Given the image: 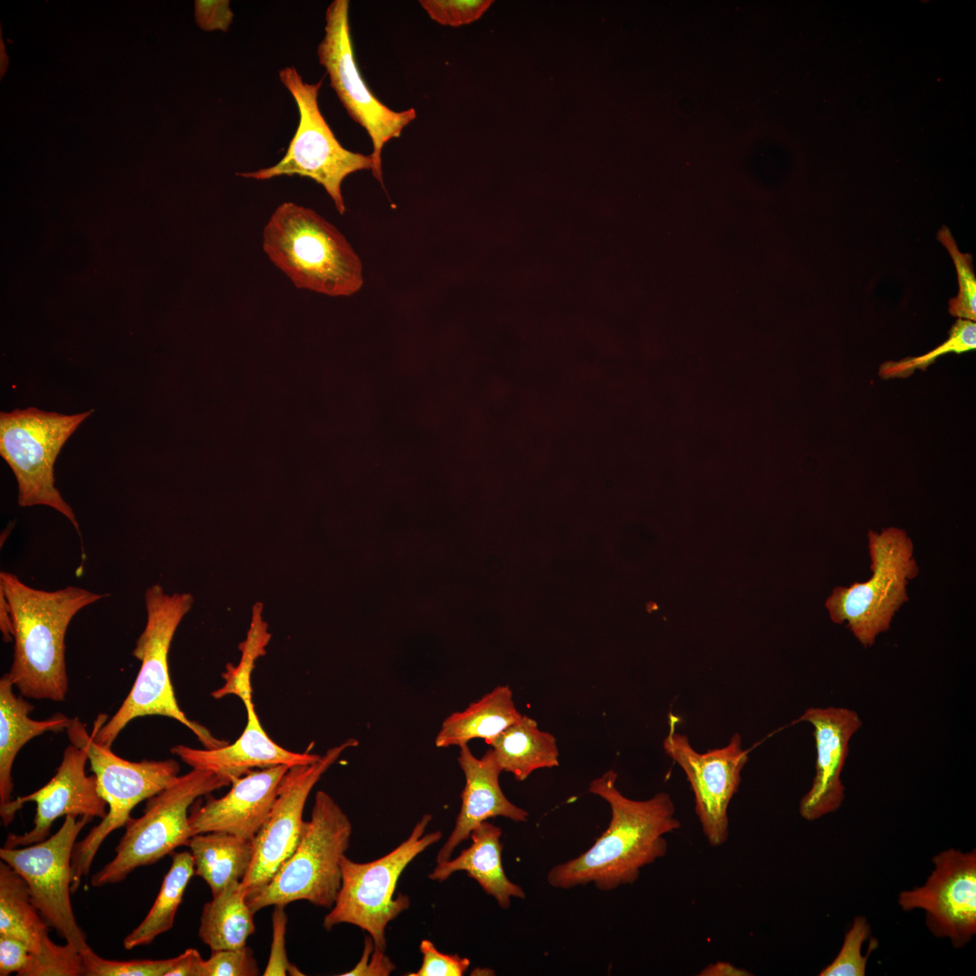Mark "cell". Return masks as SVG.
Returning a JSON list of instances; mask_svg holds the SVG:
<instances>
[{
  "label": "cell",
  "mask_w": 976,
  "mask_h": 976,
  "mask_svg": "<svg viewBox=\"0 0 976 976\" xmlns=\"http://www.w3.org/2000/svg\"><path fill=\"white\" fill-rule=\"evenodd\" d=\"M616 780L617 774L608 770L590 783L588 791L610 805L609 825L587 851L549 871L551 887L568 889L593 883L599 890H614L633 884L643 867L666 854L664 836L680 827L670 794L660 792L647 800H633L617 789Z\"/></svg>",
  "instance_id": "1"
},
{
  "label": "cell",
  "mask_w": 976,
  "mask_h": 976,
  "mask_svg": "<svg viewBox=\"0 0 976 976\" xmlns=\"http://www.w3.org/2000/svg\"><path fill=\"white\" fill-rule=\"evenodd\" d=\"M0 590L13 622L8 678L23 697L63 701L68 690L67 629L79 611L107 595L74 586L55 591L36 589L6 571L0 573Z\"/></svg>",
  "instance_id": "2"
},
{
  "label": "cell",
  "mask_w": 976,
  "mask_h": 976,
  "mask_svg": "<svg viewBox=\"0 0 976 976\" xmlns=\"http://www.w3.org/2000/svg\"><path fill=\"white\" fill-rule=\"evenodd\" d=\"M193 601L190 593L167 594L158 584L146 589V623L132 652L141 662L140 669L131 690L117 712L108 719L105 714L98 716L90 733L96 742L111 747L119 733L133 719L163 716L187 727L206 748L227 745L186 717L178 705L170 678L168 653L171 643Z\"/></svg>",
  "instance_id": "3"
},
{
  "label": "cell",
  "mask_w": 976,
  "mask_h": 976,
  "mask_svg": "<svg viewBox=\"0 0 976 976\" xmlns=\"http://www.w3.org/2000/svg\"><path fill=\"white\" fill-rule=\"evenodd\" d=\"M263 249L300 289L349 296L363 285L362 263L345 237L310 208L277 207L263 230Z\"/></svg>",
  "instance_id": "4"
},
{
  "label": "cell",
  "mask_w": 976,
  "mask_h": 976,
  "mask_svg": "<svg viewBox=\"0 0 976 976\" xmlns=\"http://www.w3.org/2000/svg\"><path fill=\"white\" fill-rule=\"evenodd\" d=\"M352 831L341 807L327 793L318 791L294 851L266 885L247 894L253 913L299 900L332 908L342 886L341 861Z\"/></svg>",
  "instance_id": "5"
},
{
  "label": "cell",
  "mask_w": 976,
  "mask_h": 976,
  "mask_svg": "<svg viewBox=\"0 0 976 976\" xmlns=\"http://www.w3.org/2000/svg\"><path fill=\"white\" fill-rule=\"evenodd\" d=\"M70 744L85 750L98 791L108 805V812L85 838L76 842L71 859V892L90 870L93 859L105 839L125 827L132 810L168 786L180 771L174 759L132 762L117 755L111 747L99 744L88 733L85 724L73 718L66 729Z\"/></svg>",
  "instance_id": "6"
},
{
  "label": "cell",
  "mask_w": 976,
  "mask_h": 976,
  "mask_svg": "<svg viewBox=\"0 0 976 976\" xmlns=\"http://www.w3.org/2000/svg\"><path fill=\"white\" fill-rule=\"evenodd\" d=\"M230 782L217 774L192 768L178 775L168 786L147 799L143 814L130 818L115 848V857L91 877L99 887L123 881L136 868L153 865L187 846L193 836L189 808L202 796L228 786Z\"/></svg>",
  "instance_id": "7"
},
{
  "label": "cell",
  "mask_w": 976,
  "mask_h": 976,
  "mask_svg": "<svg viewBox=\"0 0 976 976\" xmlns=\"http://www.w3.org/2000/svg\"><path fill=\"white\" fill-rule=\"evenodd\" d=\"M431 820L430 814H424L407 840L378 859L358 863L345 855L342 858V886L324 918V929L332 930L340 924L356 925L369 934L375 946L385 951L388 924L410 906L407 895L393 896L400 875L418 854L442 838L440 831L426 833Z\"/></svg>",
  "instance_id": "8"
},
{
  "label": "cell",
  "mask_w": 976,
  "mask_h": 976,
  "mask_svg": "<svg viewBox=\"0 0 976 976\" xmlns=\"http://www.w3.org/2000/svg\"><path fill=\"white\" fill-rule=\"evenodd\" d=\"M92 412L65 415L31 407L0 413V455L15 476L18 505L49 506L78 532L76 515L55 486L54 465L64 444Z\"/></svg>",
  "instance_id": "9"
},
{
  "label": "cell",
  "mask_w": 976,
  "mask_h": 976,
  "mask_svg": "<svg viewBox=\"0 0 976 976\" xmlns=\"http://www.w3.org/2000/svg\"><path fill=\"white\" fill-rule=\"evenodd\" d=\"M279 80L291 93L298 108L296 134L285 155L276 164L237 175L255 180L282 175L310 178L324 188L343 215L346 211L341 189L343 181L358 171L372 170V157L350 151L336 139L318 105L322 80L305 82L295 67L280 70Z\"/></svg>",
  "instance_id": "10"
},
{
  "label": "cell",
  "mask_w": 976,
  "mask_h": 976,
  "mask_svg": "<svg viewBox=\"0 0 976 976\" xmlns=\"http://www.w3.org/2000/svg\"><path fill=\"white\" fill-rule=\"evenodd\" d=\"M871 577L849 587H837L826 607L835 624L847 623L857 640L871 646L886 632L895 613L908 600L906 586L918 574L913 543L905 530L891 527L869 530Z\"/></svg>",
  "instance_id": "11"
},
{
  "label": "cell",
  "mask_w": 976,
  "mask_h": 976,
  "mask_svg": "<svg viewBox=\"0 0 976 976\" xmlns=\"http://www.w3.org/2000/svg\"><path fill=\"white\" fill-rule=\"evenodd\" d=\"M324 36L317 47L319 62L349 116L362 127L372 143V174L383 183L384 145L400 136L417 117L415 108L390 109L368 88L356 63L349 23V1L334 0L325 12Z\"/></svg>",
  "instance_id": "12"
},
{
  "label": "cell",
  "mask_w": 976,
  "mask_h": 976,
  "mask_svg": "<svg viewBox=\"0 0 976 976\" xmlns=\"http://www.w3.org/2000/svg\"><path fill=\"white\" fill-rule=\"evenodd\" d=\"M92 819L65 816L46 840L23 848H1L0 859L26 882L32 901L49 926L80 952L89 945L70 901L71 859L76 839Z\"/></svg>",
  "instance_id": "13"
},
{
  "label": "cell",
  "mask_w": 976,
  "mask_h": 976,
  "mask_svg": "<svg viewBox=\"0 0 976 976\" xmlns=\"http://www.w3.org/2000/svg\"><path fill=\"white\" fill-rule=\"evenodd\" d=\"M258 657L256 650L242 649L239 664H230L223 674L225 685L212 693L214 698L236 694L244 702L247 725L239 737L232 744L215 748L197 749L183 745L171 748L174 755L192 768L213 772L231 783L255 768L309 765L321 758L322 755L316 754L296 753L282 747L262 727L252 701L250 684L251 671Z\"/></svg>",
  "instance_id": "14"
},
{
  "label": "cell",
  "mask_w": 976,
  "mask_h": 976,
  "mask_svg": "<svg viewBox=\"0 0 976 976\" xmlns=\"http://www.w3.org/2000/svg\"><path fill=\"white\" fill-rule=\"evenodd\" d=\"M677 722L678 718L670 713L663 749L686 774L706 839L713 847L721 846L728 839L727 809L740 785L748 750L743 749L741 736L736 733L726 746L699 753L686 735L677 732Z\"/></svg>",
  "instance_id": "15"
},
{
  "label": "cell",
  "mask_w": 976,
  "mask_h": 976,
  "mask_svg": "<svg viewBox=\"0 0 976 976\" xmlns=\"http://www.w3.org/2000/svg\"><path fill=\"white\" fill-rule=\"evenodd\" d=\"M358 744L349 738L313 764L289 767L267 818L252 840V860L241 880L247 894L266 885L294 851L305 822L303 812L309 793L341 755Z\"/></svg>",
  "instance_id": "16"
},
{
  "label": "cell",
  "mask_w": 976,
  "mask_h": 976,
  "mask_svg": "<svg viewBox=\"0 0 976 976\" xmlns=\"http://www.w3.org/2000/svg\"><path fill=\"white\" fill-rule=\"evenodd\" d=\"M934 868L925 884L898 896L905 911H925L926 924L936 936L960 948L976 933V850L949 849L933 858Z\"/></svg>",
  "instance_id": "17"
},
{
  "label": "cell",
  "mask_w": 976,
  "mask_h": 976,
  "mask_svg": "<svg viewBox=\"0 0 976 976\" xmlns=\"http://www.w3.org/2000/svg\"><path fill=\"white\" fill-rule=\"evenodd\" d=\"M89 757L84 749L72 744L62 755L53 777L35 792L14 799L1 814L2 822L8 826L15 813L28 802L36 803L33 828L23 834L10 833L4 847L17 848L41 842L50 836L52 823L61 816L103 819L107 803L98 791L96 776L85 771Z\"/></svg>",
  "instance_id": "18"
},
{
  "label": "cell",
  "mask_w": 976,
  "mask_h": 976,
  "mask_svg": "<svg viewBox=\"0 0 976 976\" xmlns=\"http://www.w3.org/2000/svg\"><path fill=\"white\" fill-rule=\"evenodd\" d=\"M799 720L812 726L815 739V776L799 805L800 815L812 821L842 804L845 790L840 775L850 739L862 721L856 711L839 707L809 708Z\"/></svg>",
  "instance_id": "19"
},
{
  "label": "cell",
  "mask_w": 976,
  "mask_h": 976,
  "mask_svg": "<svg viewBox=\"0 0 976 976\" xmlns=\"http://www.w3.org/2000/svg\"><path fill=\"white\" fill-rule=\"evenodd\" d=\"M289 767L280 765L252 770L233 779L230 790L222 797L207 796L189 815L192 834L226 832L253 840L267 818Z\"/></svg>",
  "instance_id": "20"
},
{
  "label": "cell",
  "mask_w": 976,
  "mask_h": 976,
  "mask_svg": "<svg viewBox=\"0 0 976 976\" xmlns=\"http://www.w3.org/2000/svg\"><path fill=\"white\" fill-rule=\"evenodd\" d=\"M457 760L465 779L461 807L450 836L436 855V863L451 859L454 849L488 819L502 816L521 822L529 817L527 811L503 793L499 781L502 770L492 748L477 758L467 745L461 746Z\"/></svg>",
  "instance_id": "21"
},
{
  "label": "cell",
  "mask_w": 976,
  "mask_h": 976,
  "mask_svg": "<svg viewBox=\"0 0 976 976\" xmlns=\"http://www.w3.org/2000/svg\"><path fill=\"white\" fill-rule=\"evenodd\" d=\"M502 833L500 827L487 821L482 822L471 833V845L456 858L437 863L428 877L442 882L455 872L465 871L503 909L510 907L511 897L524 899L522 887L511 882L504 872Z\"/></svg>",
  "instance_id": "22"
},
{
  "label": "cell",
  "mask_w": 976,
  "mask_h": 976,
  "mask_svg": "<svg viewBox=\"0 0 976 976\" xmlns=\"http://www.w3.org/2000/svg\"><path fill=\"white\" fill-rule=\"evenodd\" d=\"M14 687L4 674L0 679V815L14 800L12 768L21 748L43 733L66 731L72 719L61 713L43 720L31 718L33 706L17 696Z\"/></svg>",
  "instance_id": "23"
},
{
  "label": "cell",
  "mask_w": 976,
  "mask_h": 976,
  "mask_svg": "<svg viewBox=\"0 0 976 976\" xmlns=\"http://www.w3.org/2000/svg\"><path fill=\"white\" fill-rule=\"evenodd\" d=\"M522 715L508 685L498 686L462 711L446 717L436 737V747L461 746L473 739L488 745Z\"/></svg>",
  "instance_id": "24"
},
{
  "label": "cell",
  "mask_w": 976,
  "mask_h": 976,
  "mask_svg": "<svg viewBox=\"0 0 976 976\" xmlns=\"http://www.w3.org/2000/svg\"><path fill=\"white\" fill-rule=\"evenodd\" d=\"M187 846L191 849L194 875L206 882L212 896L241 881L253 857L252 840L226 832L193 835Z\"/></svg>",
  "instance_id": "25"
},
{
  "label": "cell",
  "mask_w": 976,
  "mask_h": 976,
  "mask_svg": "<svg viewBox=\"0 0 976 976\" xmlns=\"http://www.w3.org/2000/svg\"><path fill=\"white\" fill-rule=\"evenodd\" d=\"M502 771L522 782L541 768L558 765L555 737L539 728L537 722L521 716L503 730L490 745Z\"/></svg>",
  "instance_id": "26"
},
{
  "label": "cell",
  "mask_w": 976,
  "mask_h": 976,
  "mask_svg": "<svg viewBox=\"0 0 976 976\" xmlns=\"http://www.w3.org/2000/svg\"><path fill=\"white\" fill-rule=\"evenodd\" d=\"M253 915L241 881L232 883L203 906L198 935L211 951L244 947L255 933Z\"/></svg>",
  "instance_id": "27"
},
{
  "label": "cell",
  "mask_w": 976,
  "mask_h": 976,
  "mask_svg": "<svg viewBox=\"0 0 976 976\" xmlns=\"http://www.w3.org/2000/svg\"><path fill=\"white\" fill-rule=\"evenodd\" d=\"M49 924L32 901L23 878L7 863H0V934L15 937L36 953L49 937Z\"/></svg>",
  "instance_id": "28"
},
{
  "label": "cell",
  "mask_w": 976,
  "mask_h": 976,
  "mask_svg": "<svg viewBox=\"0 0 976 976\" xmlns=\"http://www.w3.org/2000/svg\"><path fill=\"white\" fill-rule=\"evenodd\" d=\"M193 875L194 864L191 852H173L171 867L163 879L158 895L144 920L124 938L125 949L150 944L173 927L187 885Z\"/></svg>",
  "instance_id": "29"
},
{
  "label": "cell",
  "mask_w": 976,
  "mask_h": 976,
  "mask_svg": "<svg viewBox=\"0 0 976 976\" xmlns=\"http://www.w3.org/2000/svg\"><path fill=\"white\" fill-rule=\"evenodd\" d=\"M976 348V324L975 322L957 319L949 332L947 339L932 351L916 357H908L900 361H887L883 362L878 370V374L884 379L906 378L916 370H925L938 357L954 352L957 354L975 350Z\"/></svg>",
  "instance_id": "30"
},
{
  "label": "cell",
  "mask_w": 976,
  "mask_h": 976,
  "mask_svg": "<svg viewBox=\"0 0 976 976\" xmlns=\"http://www.w3.org/2000/svg\"><path fill=\"white\" fill-rule=\"evenodd\" d=\"M938 240L950 254L957 274L958 294L949 301V313L958 319L975 322L976 319V277L972 257L958 249L950 230L943 226L937 233Z\"/></svg>",
  "instance_id": "31"
},
{
  "label": "cell",
  "mask_w": 976,
  "mask_h": 976,
  "mask_svg": "<svg viewBox=\"0 0 976 976\" xmlns=\"http://www.w3.org/2000/svg\"><path fill=\"white\" fill-rule=\"evenodd\" d=\"M81 952L73 944H57L47 937L36 953H31L19 976H82Z\"/></svg>",
  "instance_id": "32"
},
{
  "label": "cell",
  "mask_w": 976,
  "mask_h": 976,
  "mask_svg": "<svg viewBox=\"0 0 976 976\" xmlns=\"http://www.w3.org/2000/svg\"><path fill=\"white\" fill-rule=\"evenodd\" d=\"M83 976H166L175 957L164 960H108L90 946L81 951Z\"/></svg>",
  "instance_id": "33"
},
{
  "label": "cell",
  "mask_w": 976,
  "mask_h": 976,
  "mask_svg": "<svg viewBox=\"0 0 976 976\" xmlns=\"http://www.w3.org/2000/svg\"><path fill=\"white\" fill-rule=\"evenodd\" d=\"M870 935V926L864 916L855 917L851 928L844 937L843 944L836 958L822 969L821 976H865L867 960L870 953H861L864 941Z\"/></svg>",
  "instance_id": "34"
},
{
  "label": "cell",
  "mask_w": 976,
  "mask_h": 976,
  "mask_svg": "<svg viewBox=\"0 0 976 976\" xmlns=\"http://www.w3.org/2000/svg\"><path fill=\"white\" fill-rule=\"evenodd\" d=\"M491 0H420L428 16L442 25L457 27L478 20L491 6Z\"/></svg>",
  "instance_id": "35"
},
{
  "label": "cell",
  "mask_w": 976,
  "mask_h": 976,
  "mask_svg": "<svg viewBox=\"0 0 976 976\" xmlns=\"http://www.w3.org/2000/svg\"><path fill=\"white\" fill-rule=\"evenodd\" d=\"M258 974L259 970L253 952L247 946L211 951L209 959H202L199 971V976H256Z\"/></svg>",
  "instance_id": "36"
},
{
  "label": "cell",
  "mask_w": 976,
  "mask_h": 976,
  "mask_svg": "<svg viewBox=\"0 0 976 976\" xmlns=\"http://www.w3.org/2000/svg\"><path fill=\"white\" fill-rule=\"evenodd\" d=\"M422 953V964L415 971L408 976H462L470 965V960L458 954H446L439 952L435 944L427 940H422L419 944Z\"/></svg>",
  "instance_id": "37"
},
{
  "label": "cell",
  "mask_w": 976,
  "mask_h": 976,
  "mask_svg": "<svg viewBox=\"0 0 976 976\" xmlns=\"http://www.w3.org/2000/svg\"><path fill=\"white\" fill-rule=\"evenodd\" d=\"M272 915V942L265 976L304 975L296 965L289 962L286 951L287 916L285 906H275Z\"/></svg>",
  "instance_id": "38"
},
{
  "label": "cell",
  "mask_w": 976,
  "mask_h": 976,
  "mask_svg": "<svg viewBox=\"0 0 976 976\" xmlns=\"http://www.w3.org/2000/svg\"><path fill=\"white\" fill-rule=\"evenodd\" d=\"M396 970V965L385 954V951L375 946L370 935L365 937L364 948L358 963L342 976H388Z\"/></svg>",
  "instance_id": "39"
},
{
  "label": "cell",
  "mask_w": 976,
  "mask_h": 976,
  "mask_svg": "<svg viewBox=\"0 0 976 976\" xmlns=\"http://www.w3.org/2000/svg\"><path fill=\"white\" fill-rule=\"evenodd\" d=\"M195 18L205 31L227 32L233 20L230 1H195Z\"/></svg>",
  "instance_id": "40"
},
{
  "label": "cell",
  "mask_w": 976,
  "mask_h": 976,
  "mask_svg": "<svg viewBox=\"0 0 976 976\" xmlns=\"http://www.w3.org/2000/svg\"><path fill=\"white\" fill-rule=\"evenodd\" d=\"M31 951L23 941L0 934V975H17L25 968Z\"/></svg>",
  "instance_id": "41"
},
{
  "label": "cell",
  "mask_w": 976,
  "mask_h": 976,
  "mask_svg": "<svg viewBox=\"0 0 976 976\" xmlns=\"http://www.w3.org/2000/svg\"><path fill=\"white\" fill-rule=\"evenodd\" d=\"M202 958L193 948L185 950L175 957L174 963L166 976H199Z\"/></svg>",
  "instance_id": "42"
},
{
  "label": "cell",
  "mask_w": 976,
  "mask_h": 976,
  "mask_svg": "<svg viewBox=\"0 0 976 976\" xmlns=\"http://www.w3.org/2000/svg\"><path fill=\"white\" fill-rule=\"evenodd\" d=\"M699 976H749L750 971L737 967L728 962L719 961L709 964L699 973Z\"/></svg>",
  "instance_id": "43"
},
{
  "label": "cell",
  "mask_w": 976,
  "mask_h": 976,
  "mask_svg": "<svg viewBox=\"0 0 976 976\" xmlns=\"http://www.w3.org/2000/svg\"><path fill=\"white\" fill-rule=\"evenodd\" d=\"M0 629L3 633V640L6 643L14 641L13 638V622L9 609L8 602L0 590Z\"/></svg>",
  "instance_id": "44"
}]
</instances>
